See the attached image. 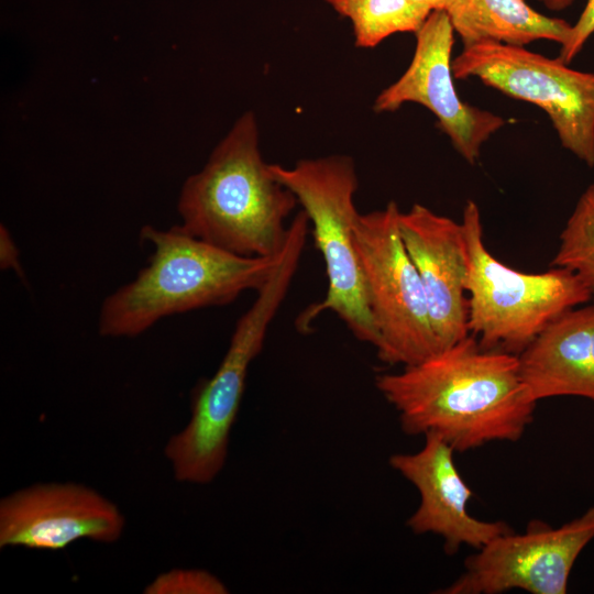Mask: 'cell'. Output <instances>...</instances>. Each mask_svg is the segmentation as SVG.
Instances as JSON below:
<instances>
[{
	"label": "cell",
	"instance_id": "1",
	"mask_svg": "<svg viewBox=\"0 0 594 594\" xmlns=\"http://www.w3.org/2000/svg\"><path fill=\"white\" fill-rule=\"evenodd\" d=\"M407 435H440L457 452L517 441L534 419L518 355L484 349L472 334L402 372L375 377Z\"/></svg>",
	"mask_w": 594,
	"mask_h": 594
},
{
	"label": "cell",
	"instance_id": "22",
	"mask_svg": "<svg viewBox=\"0 0 594 594\" xmlns=\"http://www.w3.org/2000/svg\"><path fill=\"white\" fill-rule=\"evenodd\" d=\"M551 10H562L569 7L574 0H541Z\"/></svg>",
	"mask_w": 594,
	"mask_h": 594
},
{
	"label": "cell",
	"instance_id": "8",
	"mask_svg": "<svg viewBox=\"0 0 594 594\" xmlns=\"http://www.w3.org/2000/svg\"><path fill=\"white\" fill-rule=\"evenodd\" d=\"M454 78L485 85L534 103L550 118L561 145L594 166V74L572 69L524 46L479 42L452 61Z\"/></svg>",
	"mask_w": 594,
	"mask_h": 594
},
{
	"label": "cell",
	"instance_id": "13",
	"mask_svg": "<svg viewBox=\"0 0 594 594\" xmlns=\"http://www.w3.org/2000/svg\"><path fill=\"white\" fill-rule=\"evenodd\" d=\"M454 449L438 433L425 435V446L416 453H396L389 465L417 488L420 503L408 518L414 534H435L443 539L447 554L462 546L481 549L494 538L512 531L505 521L480 520L469 514L472 490L453 460Z\"/></svg>",
	"mask_w": 594,
	"mask_h": 594
},
{
	"label": "cell",
	"instance_id": "21",
	"mask_svg": "<svg viewBox=\"0 0 594 594\" xmlns=\"http://www.w3.org/2000/svg\"><path fill=\"white\" fill-rule=\"evenodd\" d=\"M430 10H447L453 2V0H415Z\"/></svg>",
	"mask_w": 594,
	"mask_h": 594
},
{
	"label": "cell",
	"instance_id": "16",
	"mask_svg": "<svg viewBox=\"0 0 594 594\" xmlns=\"http://www.w3.org/2000/svg\"><path fill=\"white\" fill-rule=\"evenodd\" d=\"M353 26L355 46L372 48L396 33H416L432 12L415 0H324Z\"/></svg>",
	"mask_w": 594,
	"mask_h": 594
},
{
	"label": "cell",
	"instance_id": "5",
	"mask_svg": "<svg viewBox=\"0 0 594 594\" xmlns=\"http://www.w3.org/2000/svg\"><path fill=\"white\" fill-rule=\"evenodd\" d=\"M274 178L289 189L311 224L315 244L324 262V298L298 317L299 330L324 311H332L359 340L377 349L381 337L371 314L354 239L360 215L354 205L359 187L354 162L346 155L301 160L293 167L270 164Z\"/></svg>",
	"mask_w": 594,
	"mask_h": 594
},
{
	"label": "cell",
	"instance_id": "12",
	"mask_svg": "<svg viewBox=\"0 0 594 594\" xmlns=\"http://www.w3.org/2000/svg\"><path fill=\"white\" fill-rule=\"evenodd\" d=\"M398 228L420 277L431 327L443 350L470 334L465 297L469 251L463 224L415 204L399 212Z\"/></svg>",
	"mask_w": 594,
	"mask_h": 594
},
{
	"label": "cell",
	"instance_id": "7",
	"mask_svg": "<svg viewBox=\"0 0 594 594\" xmlns=\"http://www.w3.org/2000/svg\"><path fill=\"white\" fill-rule=\"evenodd\" d=\"M399 208L359 215L354 239L369 307L381 337L377 356L387 364H416L440 350L418 272L403 243Z\"/></svg>",
	"mask_w": 594,
	"mask_h": 594
},
{
	"label": "cell",
	"instance_id": "17",
	"mask_svg": "<svg viewBox=\"0 0 594 594\" xmlns=\"http://www.w3.org/2000/svg\"><path fill=\"white\" fill-rule=\"evenodd\" d=\"M551 265L575 272L594 297V183L581 195L568 219Z\"/></svg>",
	"mask_w": 594,
	"mask_h": 594
},
{
	"label": "cell",
	"instance_id": "19",
	"mask_svg": "<svg viewBox=\"0 0 594 594\" xmlns=\"http://www.w3.org/2000/svg\"><path fill=\"white\" fill-rule=\"evenodd\" d=\"M594 33V0H587L580 18L572 25L571 34L564 45L561 46L559 58L569 64L581 52L584 44Z\"/></svg>",
	"mask_w": 594,
	"mask_h": 594
},
{
	"label": "cell",
	"instance_id": "6",
	"mask_svg": "<svg viewBox=\"0 0 594 594\" xmlns=\"http://www.w3.org/2000/svg\"><path fill=\"white\" fill-rule=\"evenodd\" d=\"M461 222L469 251L468 328L482 348L518 355L556 318L593 298L568 268L524 273L497 260L485 245L475 201L465 204Z\"/></svg>",
	"mask_w": 594,
	"mask_h": 594
},
{
	"label": "cell",
	"instance_id": "4",
	"mask_svg": "<svg viewBox=\"0 0 594 594\" xmlns=\"http://www.w3.org/2000/svg\"><path fill=\"white\" fill-rule=\"evenodd\" d=\"M308 232V218L297 213L273 272L238 320L218 370L195 387L190 419L164 449L177 481L208 484L224 466L249 367L261 352L267 329L290 287Z\"/></svg>",
	"mask_w": 594,
	"mask_h": 594
},
{
	"label": "cell",
	"instance_id": "14",
	"mask_svg": "<svg viewBox=\"0 0 594 594\" xmlns=\"http://www.w3.org/2000/svg\"><path fill=\"white\" fill-rule=\"evenodd\" d=\"M518 363L534 402L558 396L594 402V305L556 318L518 354Z\"/></svg>",
	"mask_w": 594,
	"mask_h": 594
},
{
	"label": "cell",
	"instance_id": "11",
	"mask_svg": "<svg viewBox=\"0 0 594 594\" xmlns=\"http://www.w3.org/2000/svg\"><path fill=\"white\" fill-rule=\"evenodd\" d=\"M123 529L118 506L81 484H35L0 502V548L57 551L80 539L110 543Z\"/></svg>",
	"mask_w": 594,
	"mask_h": 594
},
{
	"label": "cell",
	"instance_id": "10",
	"mask_svg": "<svg viewBox=\"0 0 594 594\" xmlns=\"http://www.w3.org/2000/svg\"><path fill=\"white\" fill-rule=\"evenodd\" d=\"M453 26L446 10H433L416 34V48L406 72L375 99L376 112H393L406 102L426 107L454 148L470 164L482 144L505 120L462 101L453 82Z\"/></svg>",
	"mask_w": 594,
	"mask_h": 594
},
{
	"label": "cell",
	"instance_id": "3",
	"mask_svg": "<svg viewBox=\"0 0 594 594\" xmlns=\"http://www.w3.org/2000/svg\"><path fill=\"white\" fill-rule=\"evenodd\" d=\"M140 238L152 249L147 265L102 301L98 319L102 337H138L163 318L227 305L244 292H257L279 255H237L182 226L167 230L144 226Z\"/></svg>",
	"mask_w": 594,
	"mask_h": 594
},
{
	"label": "cell",
	"instance_id": "2",
	"mask_svg": "<svg viewBox=\"0 0 594 594\" xmlns=\"http://www.w3.org/2000/svg\"><path fill=\"white\" fill-rule=\"evenodd\" d=\"M258 147L253 112L240 117L202 169L184 183L178 212L191 235L241 256L273 257L287 239L298 204L277 182Z\"/></svg>",
	"mask_w": 594,
	"mask_h": 594
},
{
	"label": "cell",
	"instance_id": "18",
	"mask_svg": "<svg viewBox=\"0 0 594 594\" xmlns=\"http://www.w3.org/2000/svg\"><path fill=\"white\" fill-rule=\"evenodd\" d=\"M145 594H226V584L215 574L200 569H173L157 575Z\"/></svg>",
	"mask_w": 594,
	"mask_h": 594
},
{
	"label": "cell",
	"instance_id": "9",
	"mask_svg": "<svg viewBox=\"0 0 594 594\" xmlns=\"http://www.w3.org/2000/svg\"><path fill=\"white\" fill-rule=\"evenodd\" d=\"M594 539V506L560 527L540 520L522 534L508 531L477 549L464 561V572L444 594H499L522 590L532 594H564L583 549Z\"/></svg>",
	"mask_w": 594,
	"mask_h": 594
},
{
	"label": "cell",
	"instance_id": "15",
	"mask_svg": "<svg viewBox=\"0 0 594 594\" xmlns=\"http://www.w3.org/2000/svg\"><path fill=\"white\" fill-rule=\"evenodd\" d=\"M464 46L496 42L525 46L538 40L564 45L572 25L547 16L525 0H453L446 10Z\"/></svg>",
	"mask_w": 594,
	"mask_h": 594
},
{
	"label": "cell",
	"instance_id": "20",
	"mask_svg": "<svg viewBox=\"0 0 594 594\" xmlns=\"http://www.w3.org/2000/svg\"><path fill=\"white\" fill-rule=\"evenodd\" d=\"M0 265L2 270H12L24 278L19 250L11 233L4 226L0 227Z\"/></svg>",
	"mask_w": 594,
	"mask_h": 594
}]
</instances>
